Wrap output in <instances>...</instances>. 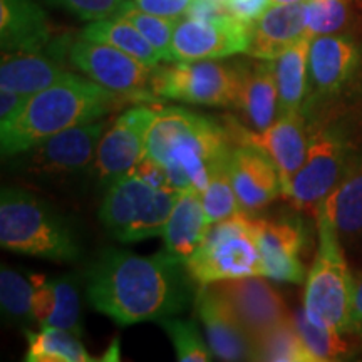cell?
<instances>
[{
    "label": "cell",
    "instance_id": "cell-44",
    "mask_svg": "<svg viewBox=\"0 0 362 362\" xmlns=\"http://www.w3.org/2000/svg\"><path fill=\"white\" fill-rule=\"evenodd\" d=\"M211 2H215V4H220V6H226V4H228L230 0H211Z\"/></svg>",
    "mask_w": 362,
    "mask_h": 362
},
{
    "label": "cell",
    "instance_id": "cell-25",
    "mask_svg": "<svg viewBox=\"0 0 362 362\" xmlns=\"http://www.w3.org/2000/svg\"><path fill=\"white\" fill-rule=\"evenodd\" d=\"M344 250L362 252V158L349 163L341 183L325 198Z\"/></svg>",
    "mask_w": 362,
    "mask_h": 362
},
{
    "label": "cell",
    "instance_id": "cell-23",
    "mask_svg": "<svg viewBox=\"0 0 362 362\" xmlns=\"http://www.w3.org/2000/svg\"><path fill=\"white\" fill-rule=\"evenodd\" d=\"M253 131H264L280 116L279 88L275 81L274 61L257 59L252 66H243V79L237 106Z\"/></svg>",
    "mask_w": 362,
    "mask_h": 362
},
{
    "label": "cell",
    "instance_id": "cell-5",
    "mask_svg": "<svg viewBox=\"0 0 362 362\" xmlns=\"http://www.w3.org/2000/svg\"><path fill=\"white\" fill-rule=\"evenodd\" d=\"M315 216L319 247L305 279L304 312L312 322L346 334L351 330L354 274L347 265L346 250L325 200Z\"/></svg>",
    "mask_w": 362,
    "mask_h": 362
},
{
    "label": "cell",
    "instance_id": "cell-36",
    "mask_svg": "<svg viewBox=\"0 0 362 362\" xmlns=\"http://www.w3.org/2000/svg\"><path fill=\"white\" fill-rule=\"evenodd\" d=\"M56 309H54L51 319L45 325L51 327L67 329L71 332L83 334V324H81V298L78 285L72 279H56ZM44 327V325H42Z\"/></svg>",
    "mask_w": 362,
    "mask_h": 362
},
{
    "label": "cell",
    "instance_id": "cell-33",
    "mask_svg": "<svg viewBox=\"0 0 362 362\" xmlns=\"http://www.w3.org/2000/svg\"><path fill=\"white\" fill-rule=\"evenodd\" d=\"M112 17L131 22L149 42L155 45L165 61H171V40H173L176 21L141 11L134 6L133 0H128V2L124 0L123 6Z\"/></svg>",
    "mask_w": 362,
    "mask_h": 362
},
{
    "label": "cell",
    "instance_id": "cell-26",
    "mask_svg": "<svg viewBox=\"0 0 362 362\" xmlns=\"http://www.w3.org/2000/svg\"><path fill=\"white\" fill-rule=\"evenodd\" d=\"M310 35H305L298 42L287 49L282 56L274 61L275 81L279 88L280 116L285 112L300 111L307 88H309V52Z\"/></svg>",
    "mask_w": 362,
    "mask_h": 362
},
{
    "label": "cell",
    "instance_id": "cell-6",
    "mask_svg": "<svg viewBox=\"0 0 362 362\" xmlns=\"http://www.w3.org/2000/svg\"><path fill=\"white\" fill-rule=\"evenodd\" d=\"M178 193L156 188L138 175L128 173L107 187L99 220L123 243L161 237Z\"/></svg>",
    "mask_w": 362,
    "mask_h": 362
},
{
    "label": "cell",
    "instance_id": "cell-2",
    "mask_svg": "<svg viewBox=\"0 0 362 362\" xmlns=\"http://www.w3.org/2000/svg\"><path fill=\"white\" fill-rule=\"evenodd\" d=\"M230 155L226 131L183 107L155 110L146 131V156L168 171L176 192L205 188L215 163Z\"/></svg>",
    "mask_w": 362,
    "mask_h": 362
},
{
    "label": "cell",
    "instance_id": "cell-24",
    "mask_svg": "<svg viewBox=\"0 0 362 362\" xmlns=\"http://www.w3.org/2000/svg\"><path fill=\"white\" fill-rule=\"evenodd\" d=\"M71 76L61 62L42 52H2L0 88L34 96Z\"/></svg>",
    "mask_w": 362,
    "mask_h": 362
},
{
    "label": "cell",
    "instance_id": "cell-38",
    "mask_svg": "<svg viewBox=\"0 0 362 362\" xmlns=\"http://www.w3.org/2000/svg\"><path fill=\"white\" fill-rule=\"evenodd\" d=\"M30 282L34 285L33 293V312L34 319L40 327L47 324L51 319L54 309H56V285L54 280H49L47 277L40 274L30 275Z\"/></svg>",
    "mask_w": 362,
    "mask_h": 362
},
{
    "label": "cell",
    "instance_id": "cell-10",
    "mask_svg": "<svg viewBox=\"0 0 362 362\" xmlns=\"http://www.w3.org/2000/svg\"><path fill=\"white\" fill-rule=\"evenodd\" d=\"M69 59L74 67L103 88L129 101H151L153 69L112 45L81 37L71 44Z\"/></svg>",
    "mask_w": 362,
    "mask_h": 362
},
{
    "label": "cell",
    "instance_id": "cell-42",
    "mask_svg": "<svg viewBox=\"0 0 362 362\" xmlns=\"http://www.w3.org/2000/svg\"><path fill=\"white\" fill-rule=\"evenodd\" d=\"M362 337V270L354 272V284H352V314L351 330Z\"/></svg>",
    "mask_w": 362,
    "mask_h": 362
},
{
    "label": "cell",
    "instance_id": "cell-29",
    "mask_svg": "<svg viewBox=\"0 0 362 362\" xmlns=\"http://www.w3.org/2000/svg\"><path fill=\"white\" fill-rule=\"evenodd\" d=\"M253 361L315 362L293 324V317L253 339Z\"/></svg>",
    "mask_w": 362,
    "mask_h": 362
},
{
    "label": "cell",
    "instance_id": "cell-18",
    "mask_svg": "<svg viewBox=\"0 0 362 362\" xmlns=\"http://www.w3.org/2000/svg\"><path fill=\"white\" fill-rule=\"evenodd\" d=\"M257 220V237L264 277L279 282L302 284L307 279L300 250L304 247V233L293 221Z\"/></svg>",
    "mask_w": 362,
    "mask_h": 362
},
{
    "label": "cell",
    "instance_id": "cell-11",
    "mask_svg": "<svg viewBox=\"0 0 362 362\" xmlns=\"http://www.w3.org/2000/svg\"><path fill=\"white\" fill-rule=\"evenodd\" d=\"M155 110L134 106L116 117L99 141L93 171L101 185L110 187L121 176L131 173L146 156V131Z\"/></svg>",
    "mask_w": 362,
    "mask_h": 362
},
{
    "label": "cell",
    "instance_id": "cell-13",
    "mask_svg": "<svg viewBox=\"0 0 362 362\" xmlns=\"http://www.w3.org/2000/svg\"><path fill=\"white\" fill-rule=\"evenodd\" d=\"M210 287L223 298L252 339L292 317L284 298L264 275L218 280Z\"/></svg>",
    "mask_w": 362,
    "mask_h": 362
},
{
    "label": "cell",
    "instance_id": "cell-34",
    "mask_svg": "<svg viewBox=\"0 0 362 362\" xmlns=\"http://www.w3.org/2000/svg\"><path fill=\"white\" fill-rule=\"evenodd\" d=\"M161 327L168 334L173 342L176 359L180 362H206L211 361V349H208L205 341H203L197 325L189 320L175 319V317H166L160 320Z\"/></svg>",
    "mask_w": 362,
    "mask_h": 362
},
{
    "label": "cell",
    "instance_id": "cell-30",
    "mask_svg": "<svg viewBox=\"0 0 362 362\" xmlns=\"http://www.w3.org/2000/svg\"><path fill=\"white\" fill-rule=\"evenodd\" d=\"M228 160L230 155H226L215 163L205 188L200 192L203 208H205L206 218L210 223L228 220L235 215L243 214L232 183Z\"/></svg>",
    "mask_w": 362,
    "mask_h": 362
},
{
    "label": "cell",
    "instance_id": "cell-19",
    "mask_svg": "<svg viewBox=\"0 0 362 362\" xmlns=\"http://www.w3.org/2000/svg\"><path fill=\"white\" fill-rule=\"evenodd\" d=\"M307 34V2L272 4L250 25L247 54L275 61Z\"/></svg>",
    "mask_w": 362,
    "mask_h": 362
},
{
    "label": "cell",
    "instance_id": "cell-35",
    "mask_svg": "<svg viewBox=\"0 0 362 362\" xmlns=\"http://www.w3.org/2000/svg\"><path fill=\"white\" fill-rule=\"evenodd\" d=\"M349 17L347 0H309L307 2V34H336L346 25Z\"/></svg>",
    "mask_w": 362,
    "mask_h": 362
},
{
    "label": "cell",
    "instance_id": "cell-41",
    "mask_svg": "<svg viewBox=\"0 0 362 362\" xmlns=\"http://www.w3.org/2000/svg\"><path fill=\"white\" fill-rule=\"evenodd\" d=\"M270 6V0H230L225 7L230 16L250 27Z\"/></svg>",
    "mask_w": 362,
    "mask_h": 362
},
{
    "label": "cell",
    "instance_id": "cell-21",
    "mask_svg": "<svg viewBox=\"0 0 362 362\" xmlns=\"http://www.w3.org/2000/svg\"><path fill=\"white\" fill-rule=\"evenodd\" d=\"M210 225L202 203L200 189H183L176 197L173 210L163 230V250L173 259L187 264L189 257L200 248Z\"/></svg>",
    "mask_w": 362,
    "mask_h": 362
},
{
    "label": "cell",
    "instance_id": "cell-22",
    "mask_svg": "<svg viewBox=\"0 0 362 362\" xmlns=\"http://www.w3.org/2000/svg\"><path fill=\"white\" fill-rule=\"evenodd\" d=\"M2 52H42L51 42L47 16L34 0H0Z\"/></svg>",
    "mask_w": 362,
    "mask_h": 362
},
{
    "label": "cell",
    "instance_id": "cell-37",
    "mask_svg": "<svg viewBox=\"0 0 362 362\" xmlns=\"http://www.w3.org/2000/svg\"><path fill=\"white\" fill-rule=\"evenodd\" d=\"M78 16L83 21L110 19L119 11L124 0H47Z\"/></svg>",
    "mask_w": 362,
    "mask_h": 362
},
{
    "label": "cell",
    "instance_id": "cell-32",
    "mask_svg": "<svg viewBox=\"0 0 362 362\" xmlns=\"http://www.w3.org/2000/svg\"><path fill=\"white\" fill-rule=\"evenodd\" d=\"M292 317L302 341L305 342L307 349L314 356L315 362L339 361L349 352V346L342 337L344 332H339V330L327 327V325L312 322L304 309L298 310Z\"/></svg>",
    "mask_w": 362,
    "mask_h": 362
},
{
    "label": "cell",
    "instance_id": "cell-27",
    "mask_svg": "<svg viewBox=\"0 0 362 362\" xmlns=\"http://www.w3.org/2000/svg\"><path fill=\"white\" fill-rule=\"evenodd\" d=\"M81 37L112 45V47L138 59L139 62L151 69H155L161 61H165L155 45L149 42L131 22L119 19V17L93 21L88 27H84Z\"/></svg>",
    "mask_w": 362,
    "mask_h": 362
},
{
    "label": "cell",
    "instance_id": "cell-28",
    "mask_svg": "<svg viewBox=\"0 0 362 362\" xmlns=\"http://www.w3.org/2000/svg\"><path fill=\"white\" fill-rule=\"evenodd\" d=\"M27 362H89L96 361L84 349L81 336L67 329L44 325L37 332H25Z\"/></svg>",
    "mask_w": 362,
    "mask_h": 362
},
{
    "label": "cell",
    "instance_id": "cell-40",
    "mask_svg": "<svg viewBox=\"0 0 362 362\" xmlns=\"http://www.w3.org/2000/svg\"><path fill=\"white\" fill-rule=\"evenodd\" d=\"M30 96L17 93V90L0 88V131L7 129L24 111Z\"/></svg>",
    "mask_w": 362,
    "mask_h": 362
},
{
    "label": "cell",
    "instance_id": "cell-43",
    "mask_svg": "<svg viewBox=\"0 0 362 362\" xmlns=\"http://www.w3.org/2000/svg\"><path fill=\"white\" fill-rule=\"evenodd\" d=\"M272 4H298V2H309V0H270Z\"/></svg>",
    "mask_w": 362,
    "mask_h": 362
},
{
    "label": "cell",
    "instance_id": "cell-14",
    "mask_svg": "<svg viewBox=\"0 0 362 362\" xmlns=\"http://www.w3.org/2000/svg\"><path fill=\"white\" fill-rule=\"evenodd\" d=\"M107 126L110 121L98 119L44 139L22 153L25 170L37 175H66L88 168L96 158L99 141Z\"/></svg>",
    "mask_w": 362,
    "mask_h": 362
},
{
    "label": "cell",
    "instance_id": "cell-3",
    "mask_svg": "<svg viewBox=\"0 0 362 362\" xmlns=\"http://www.w3.org/2000/svg\"><path fill=\"white\" fill-rule=\"evenodd\" d=\"M124 101L129 99L89 78L71 76L30 96L19 117L0 131L2 153L7 156L22 155L61 131L101 119Z\"/></svg>",
    "mask_w": 362,
    "mask_h": 362
},
{
    "label": "cell",
    "instance_id": "cell-7",
    "mask_svg": "<svg viewBox=\"0 0 362 362\" xmlns=\"http://www.w3.org/2000/svg\"><path fill=\"white\" fill-rule=\"evenodd\" d=\"M188 277L198 285L218 280L264 275L257 220L248 214L210 225L205 240L187 260Z\"/></svg>",
    "mask_w": 362,
    "mask_h": 362
},
{
    "label": "cell",
    "instance_id": "cell-15",
    "mask_svg": "<svg viewBox=\"0 0 362 362\" xmlns=\"http://www.w3.org/2000/svg\"><path fill=\"white\" fill-rule=\"evenodd\" d=\"M242 141L265 153L274 161L282 181V194L304 163L309 151L310 136L307 134L305 119L300 111L285 112L264 131L240 129Z\"/></svg>",
    "mask_w": 362,
    "mask_h": 362
},
{
    "label": "cell",
    "instance_id": "cell-17",
    "mask_svg": "<svg viewBox=\"0 0 362 362\" xmlns=\"http://www.w3.org/2000/svg\"><path fill=\"white\" fill-rule=\"evenodd\" d=\"M194 304L216 359L253 361V339L210 285H200Z\"/></svg>",
    "mask_w": 362,
    "mask_h": 362
},
{
    "label": "cell",
    "instance_id": "cell-8",
    "mask_svg": "<svg viewBox=\"0 0 362 362\" xmlns=\"http://www.w3.org/2000/svg\"><path fill=\"white\" fill-rule=\"evenodd\" d=\"M243 66L205 61H173L153 69L151 90L163 99L205 106H237Z\"/></svg>",
    "mask_w": 362,
    "mask_h": 362
},
{
    "label": "cell",
    "instance_id": "cell-20",
    "mask_svg": "<svg viewBox=\"0 0 362 362\" xmlns=\"http://www.w3.org/2000/svg\"><path fill=\"white\" fill-rule=\"evenodd\" d=\"M361 54L346 35H317L310 42L309 78L319 94H336L344 89L359 66Z\"/></svg>",
    "mask_w": 362,
    "mask_h": 362
},
{
    "label": "cell",
    "instance_id": "cell-9",
    "mask_svg": "<svg viewBox=\"0 0 362 362\" xmlns=\"http://www.w3.org/2000/svg\"><path fill=\"white\" fill-rule=\"evenodd\" d=\"M347 166L346 143L332 131H317L310 136L305 160L293 175L284 197L297 210L315 215L322 202L341 183Z\"/></svg>",
    "mask_w": 362,
    "mask_h": 362
},
{
    "label": "cell",
    "instance_id": "cell-31",
    "mask_svg": "<svg viewBox=\"0 0 362 362\" xmlns=\"http://www.w3.org/2000/svg\"><path fill=\"white\" fill-rule=\"evenodd\" d=\"M33 293L34 285L30 277L25 279L19 272L7 269L6 265L0 270V307L2 315L11 324L27 327L33 322Z\"/></svg>",
    "mask_w": 362,
    "mask_h": 362
},
{
    "label": "cell",
    "instance_id": "cell-4",
    "mask_svg": "<svg viewBox=\"0 0 362 362\" xmlns=\"http://www.w3.org/2000/svg\"><path fill=\"white\" fill-rule=\"evenodd\" d=\"M0 245L57 264L78 260L81 253L67 221L37 194L17 187L0 194Z\"/></svg>",
    "mask_w": 362,
    "mask_h": 362
},
{
    "label": "cell",
    "instance_id": "cell-12",
    "mask_svg": "<svg viewBox=\"0 0 362 362\" xmlns=\"http://www.w3.org/2000/svg\"><path fill=\"white\" fill-rule=\"evenodd\" d=\"M250 27L233 16L221 19H178L171 40V62L225 59L235 54H247Z\"/></svg>",
    "mask_w": 362,
    "mask_h": 362
},
{
    "label": "cell",
    "instance_id": "cell-16",
    "mask_svg": "<svg viewBox=\"0 0 362 362\" xmlns=\"http://www.w3.org/2000/svg\"><path fill=\"white\" fill-rule=\"evenodd\" d=\"M230 175L238 203L245 214L259 211L282 194V181L274 161L253 146L230 151Z\"/></svg>",
    "mask_w": 362,
    "mask_h": 362
},
{
    "label": "cell",
    "instance_id": "cell-39",
    "mask_svg": "<svg viewBox=\"0 0 362 362\" xmlns=\"http://www.w3.org/2000/svg\"><path fill=\"white\" fill-rule=\"evenodd\" d=\"M134 6L155 16L178 21L185 17L194 0H133Z\"/></svg>",
    "mask_w": 362,
    "mask_h": 362
},
{
    "label": "cell",
    "instance_id": "cell-1",
    "mask_svg": "<svg viewBox=\"0 0 362 362\" xmlns=\"http://www.w3.org/2000/svg\"><path fill=\"white\" fill-rule=\"evenodd\" d=\"M188 272L165 250L136 255L106 250L90 267L89 304L119 325L166 319L185 310L189 300Z\"/></svg>",
    "mask_w": 362,
    "mask_h": 362
}]
</instances>
